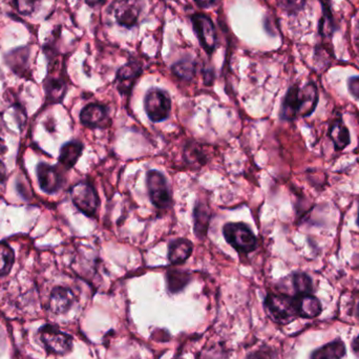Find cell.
<instances>
[{
	"mask_svg": "<svg viewBox=\"0 0 359 359\" xmlns=\"http://www.w3.org/2000/svg\"><path fill=\"white\" fill-rule=\"evenodd\" d=\"M264 305L268 316L278 324H289L299 316L295 297L286 293H269Z\"/></svg>",
	"mask_w": 359,
	"mask_h": 359,
	"instance_id": "cell-1",
	"label": "cell"
},
{
	"mask_svg": "<svg viewBox=\"0 0 359 359\" xmlns=\"http://www.w3.org/2000/svg\"><path fill=\"white\" fill-rule=\"evenodd\" d=\"M223 234L226 242L238 252L249 253L257 248V236L245 224H226L223 227Z\"/></svg>",
	"mask_w": 359,
	"mask_h": 359,
	"instance_id": "cell-2",
	"label": "cell"
},
{
	"mask_svg": "<svg viewBox=\"0 0 359 359\" xmlns=\"http://www.w3.org/2000/svg\"><path fill=\"white\" fill-rule=\"evenodd\" d=\"M145 111L153 122L165 121L172 111V100L165 90L151 88L144 99Z\"/></svg>",
	"mask_w": 359,
	"mask_h": 359,
	"instance_id": "cell-3",
	"label": "cell"
},
{
	"mask_svg": "<svg viewBox=\"0 0 359 359\" xmlns=\"http://www.w3.org/2000/svg\"><path fill=\"white\" fill-rule=\"evenodd\" d=\"M71 198L74 205L88 217L97 212L100 201L95 188L88 182H79L71 188Z\"/></svg>",
	"mask_w": 359,
	"mask_h": 359,
	"instance_id": "cell-4",
	"label": "cell"
},
{
	"mask_svg": "<svg viewBox=\"0 0 359 359\" xmlns=\"http://www.w3.org/2000/svg\"><path fill=\"white\" fill-rule=\"evenodd\" d=\"M40 339L46 349L57 355H65L73 350V337L59 330L56 327L46 325L39 330Z\"/></svg>",
	"mask_w": 359,
	"mask_h": 359,
	"instance_id": "cell-5",
	"label": "cell"
},
{
	"mask_svg": "<svg viewBox=\"0 0 359 359\" xmlns=\"http://www.w3.org/2000/svg\"><path fill=\"white\" fill-rule=\"evenodd\" d=\"M147 191L151 203L158 208H166L172 203V194L165 177L158 170H149L147 175Z\"/></svg>",
	"mask_w": 359,
	"mask_h": 359,
	"instance_id": "cell-6",
	"label": "cell"
},
{
	"mask_svg": "<svg viewBox=\"0 0 359 359\" xmlns=\"http://www.w3.org/2000/svg\"><path fill=\"white\" fill-rule=\"evenodd\" d=\"M191 22L201 46L208 54H212L217 44V31L212 21L206 15L194 14Z\"/></svg>",
	"mask_w": 359,
	"mask_h": 359,
	"instance_id": "cell-7",
	"label": "cell"
},
{
	"mask_svg": "<svg viewBox=\"0 0 359 359\" xmlns=\"http://www.w3.org/2000/svg\"><path fill=\"white\" fill-rule=\"evenodd\" d=\"M142 11L140 0H120L115 8V17L121 27H135Z\"/></svg>",
	"mask_w": 359,
	"mask_h": 359,
	"instance_id": "cell-8",
	"label": "cell"
},
{
	"mask_svg": "<svg viewBox=\"0 0 359 359\" xmlns=\"http://www.w3.org/2000/svg\"><path fill=\"white\" fill-rule=\"evenodd\" d=\"M37 178L40 188L46 194H55L63 184L62 175L58 168L46 163L38 164Z\"/></svg>",
	"mask_w": 359,
	"mask_h": 359,
	"instance_id": "cell-9",
	"label": "cell"
},
{
	"mask_svg": "<svg viewBox=\"0 0 359 359\" xmlns=\"http://www.w3.org/2000/svg\"><path fill=\"white\" fill-rule=\"evenodd\" d=\"M302 109V88L297 84L289 88L285 95L280 109V119L284 121H294L299 117Z\"/></svg>",
	"mask_w": 359,
	"mask_h": 359,
	"instance_id": "cell-10",
	"label": "cell"
},
{
	"mask_svg": "<svg viewBox=\"0 0 359 359\" xmlns=\"http://www.w3.org/2000/svg\"><path fill=\"white\" fill-rule=\"evenodd\" d=\"M75 294L67 287H56L53 289L48 301V308L54 314H65L73 307Z\"/></svg>",
	"mask_w": 359,
	"mask_h": 359,
	"instance_id": "cell-11",
	"label": "cell"
},
{
	"mask_svg": "<svg viewBox=\"0 0 359 359\" xmlns=\"http://www.w3.org/2000/svg\"><path fill=\"white\" fill-rule=\"evenodd\" d=\"M328 137L332 141L335 151H344L351 143V135L341 117L337 118L329 126Z\"/></svg>",
	"mask_w": 359,
	"mask_h": 359,
	"instance_id": "cell-12",
	"label": "cell"
},
{
	"mask_svg": "<svg viewBox=\"0 0 359 359\" xmlns=\"http://www.w3.org/2000/svg\"><path fill=\"white\" fill-rule=\"evenodd\" d=\"M141 72L142 67L138 62H128L118 71V90L121 94H128L130 92L135 82L141 75Z\"/></svg>",
	"mask_w": 359,
	"mask_h": 359,
	"instance_id": "cell-13",
	"label": "cell"
},
{
	"mask_svg": "<svg viewBox=\"0 0 359 359\" xmlns=\"http://www.w3.org/2000/svg\"><path fill=\"white\" fill-rule=\"evenodd\" d=\"M297 314L303 318H316L322 313L320 299L313 294L294 295Z\"/></svg>",
	"mask_w": 359,
	"mask_h": 359,
	"instance_id": "cell-14",
	"label": "cell"
},
{
	"mask_svg": "<svg viewBox=\"0 0 359 359\" xmlns=\"http://www.w3.org/2000/svg\"><path fill=\"white\" fill-rule=\"evenodd\" d=\"M107 119V109L103 105L92 104L86 105L80 113V121L86 128H96L102 126Z\"/></svg>",
	"mask_w": 359,
	"mask_h": 359,
	"instance_id": "cell-15",
	"label": "cell"
},
{
	"mask_svg": "<svg viewBox=\"0 0 359 359\" xmlns=\"http://www.w3.org/2000/svg\"><path fill=\"white\" fill-rule=\"evenodd\" d=\"M318 86L314 82H308L302 88V109L299 117L307 118L316 111L318 104Z\"/></svg>",
	"mask_w": 359,
	"mask_h": 359,
	"instance_id": "cell-16",
	"label": "cell"
},
{
	"mask_svg": "<svg viewBox=\"0 0 359 359\" xmlns=\"http://www.w3.org/2000/svg\"><path fill=\"white\" fill-rule=\"evenodd\" d=\"M194 250V245L185 238L172 241L168 248V259L174 265L185 263Z\"/></svg>",
	"mask_w": 359,
	"mask_h": 359,
	"instance_id": "cell-17",
	"label": "cell"
},
{
	"mask_svg": "<svg viewBox=\"0 0 359 359\" xmlns=\"http://www.w3.org/2000/svg\"><path fill=\"white\" fill-rule=\"evenodd\" d=\"M82 151H83V144L79 141L65 143L60 149L59 163L65 166L67 170L74 168L81 157Z\"/></svg>",
	"mask_w": 359,
	"mask_h": 359,
	"instance_id": "cell-18",
	"label": "cell"
},
{
	"mask_svg": "<svg viewBox=\"0 0 359 359\" xmlns=\"http://www.w3.org/2000/svg\"><path fill=\"white\" fill-rule=\"evenodd\" d=\"M212 215H211L210 210H209L207 205L198 203L196 207H194V233L198 236L200 240L205 238L208 231L209 224H210V219Z\"/></svg>",
	"mask_w": 359,
	"mask_h": 359,
	"instance_id": "cell-19",
	"label": "cell"
},
{
	"mask_svg": "<svg viewBox=\"0 0 359 359\" xmlns=\"http://www.w3.org/2000/svg\"><path fill=\"white\" fill-rule=\"evenodd\" d=\"M44 90L50 103L60 102L67 93V83L61 77L48 75L44 82Z\"/></svg>",
	"mask_w": 359,
	"mask_h": 359,
	"instance_id": "cell-20",
	"label": "cell"
},
{
	"mask_svg": "<svg viewBox=\"0 0 359 359\" xmlns=\"http://www.w3.org/2000/svg\"><path fill=\"white\" fill-rule=\"evenodd\" d=\"M346 355V346L341 339L331 341L316 349L310 359H343Z\"/></svg>",
	"mask_w": 359,
	"mask_h": 359,
	"instance_id": "cell-21",
	"label": "cell"
},
{
	"mask_svg": "<svg viewBox=\"0 0 359 359\" xmlns=\"http://www.w3.org/2000/svg\"><path fill=\"white\" fill-rule=\"evenodd\" d=\"M290 280L295 295L312 294L313 293L312 278L305 272H294L291 274Z\"/></svg>",
	"mask_w": 359,
	"mask_h": 359,
	"instance_id": "cell-22",
	"label": "cell"
},
{
	"mask_svg": "<svg viewBox=\"0 0 359 359\" xmlns=\"http://www.w3.org/2000/svg\"><path fill=\"white\" fill-rule=\"evenodd\" d=\"M190 280V276L187 271L182 270H168L166 273V282L170 292L178 293L183 290Z\"/></svg>",
	"mask_w": 359,
	"mask_h": 359,
	"instance_id": "cell-23",
	"label": "cell"
},
{
	"mask_svg": "<svg viewBox=\"0 0 359 359\" xmlns=\"http://www.w3.org/2000/svg\"><path fill=\"white\" fill-rule=\"evenodd\" d=\"M15 263V253L6 242H0V278L10 273Z\"/></svg>",
	"mask_w": 359,
	"mask_h": 359,
	"instance_id": "cell-24",
	"label": "cell"
},
{
	"mask_svg": "<svg viewBox=\"0 0 359 359\" xmlns=\"http://www.w3.org/2000/svg\"><path fill=\"white\" fill-rule=\"evenodd\" d=\"M335 21L333 18L332 13H331L330 6L328 4H323V17L320 21V35L325 38H331L335 32Z\"/></svg>",
	"mask_w": 359,
	"mask_h": 359,
	"instance_id": "cell-25",
	"label": "cell"
},
{
	"mask_svg": "<svg viewBox=\"0 0 359 359\" xmlns=\"http://www.w3.org/2000/svg\"><path fill=\"white\" fill-rule=\"evenodd\" d=\"M196 65L194 61L184 59L172 65V71L182 80H191L196 75Z\"/></svg>",
	"mask_w": 359,
	"mask_h": 359,
	"instance_id": "cell-26",
	"label": "cell"
},
{
	"mask_svg": "<svg viewBox=\"0 0 359 359\" xmlns=\"http://www.w3.org/2000/svg\"><path fill=\"white\" fill-rule=\"evenodd\" d=\"M278 6L288 15H297L305 8L306 0H278Z\"/></svg>",
	"mask_w": 359,
	"mask_h": 359,
	"instance_id": "cell-27",
	"label": "cell"
},
{
	"mask_svg": "<svg viewBox=\"0 0 359 359\" xmlns=\"http://www.w3.org/2000/svg\"><path fill=\"white\" fill-rule=\"evenodd\" d=\"M40 0H14L17 12L23 16H29L35 12Z\"/></svg>",
	"mask_w": 359,
	"mask_h": 359,
	"instance_id": "cell-28",
	"label": "cell"
},
{
	"mask_svg": "<svg viewBox=\"0 0 359 359\" xmlns=\"http://www.w3.org/2000/svg\"><path fill=\"white\" fill-rule=\"evenodd\" d=\"M348 90L356 100H359V76H354L348 79Z\"/></svg>",
	"mask_w": 359,
	"mask_h": 359,
	"instance_id": "cell-29",
	"label": "cell"
},
{
	"mask_svg": "<svg viewBox=\"0 0 359 359\" xmlns=\"http://www.w3.org/2000/svg\"><path fill=\"white\" fill-rule=\"evenodd\" d=\"M223 354V350L217 347H212L210 349L206 350L203 353V358L201 359H224Z\"/></svg>",
	"mask_w": 359,
	"mask_h": 359,
	"instance_id": "cell-30",
	"label": "cell"
},
{
	"mask_svg": "<svg viewBox=\"0 0 359 359\" xmlns=\"http://www.w3.org/2000/svg\"><path fill=\"white\" fill-rule=\"evenodd\" d=\"M247 359H271V358H270V352L262 349L255 352V353L250 354Z\"/></svg>",
	"mask_w": 359,
	"mask_h": 359,
	"instance_id": "cell-31",
	"label": "cell"
},
{
	"mask_svg": "<svg viewBox=\"0 0 359 359\" xmlns=\"http://www.w3.org/2000/svg\"><path fill=\"white\" fill-rule=\"evenodd\" d=\"M6 179H8V172H6V166L0 161V187L6 184Z\"/></svg>",
	"mask_w": 359,
	"mask_h": 359,
	"instance_id": "cell-32",
	"label": "cell"
},
{
	"mask_svg": "<svg viewBox=\"0 0 359 359\" xmlns=\"http://www.w3.org/2000/svg\"><path fill=\"white\" fill-rule=\"evenodd\" d=\"M201 8H209L215 4V0H194Z\"/></svg>",
	"mask_w": 359,
	"mask_h": 359,
	"instance_id": "cell-33",
	"label": "cell"
},
{
	"mask_svg": "<svg viewBox=\"0 0 359 359\" xmlns=\"http://www.w3.org/2000/svg\"><path fill=\"white\" fill-rule=\"evenodd\" d=\"M84 1H86V4H88V6H96L102 4V2H104L105 0H84Z\"/></svg>",
	"mask_w": 359,
	"mask_h": 359,
	"instance_id": "cell-34",
	"label": "cell"
},
{
	"mask_svg": "<svg viewBox=\"0 0 359 359\" xmlns=\"http://www.w3.org/2000/svg\"><path fill=\"white\" fill-rule=\"evenodd\" d=\"M352 348H353V351L359 355V335L354 339L353 344H352Z\"/></svg>",
	"mask_w": 359,
	"mask_h": 359,
	"instance_id": "cell-35",
	"label": "cell"
},
{
	"mask_svg": "<svg viewBox=\"0 0 359 359\" xmlns=\"http://www.w3.org/2000/svg\"><path fill=\"white\" fill-rule=\"evenodd\" d=\"M356 316H358V318H359V302L358 303V306H356Z\"/></svg>",
	"mask_w": 359,
	"mask_h": 359,
	"instance_id": "cell-36",
	"label": "cell"
},
{
	"mask_svg": "<svg viewBox=\"0 0 359 359\" xmlns=\"http://www.w3.org/2000/svg\"><path fill=\"white\" fill-rule=\"evenodd\" d=\"M356 225H358L359 227V206H358V217H356Z\"/></svg>",
	"mask_w": 359,
	"mask_h": 359,
	"instance_id": "cell-37",
	"label": "cell"
}]
</instances>
